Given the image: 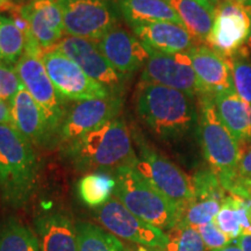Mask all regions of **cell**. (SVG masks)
Here are the masks:
<instances>
[{
	"label": "cell",
	"mask_w": 251,
	"mask_h": 251,
	"mask_svg": "<svg viewBox=\"0 0 251 251\" xmlns=\"http://www.w3.org/2000/svg\"><path fill=\"white\" fill-rule=\"evenodd\" d=\"M0 251H41L36 235L20 220L9 216L0 222Z\"/></svg>",
	"instance_id": "obj_26"
},
{
	"label": "cell",
	"mask_w": 251,
	"mask_h": 251,
	"mask_svg": "<svg viewBox=\"0 0 251 251\" xmlns=\"http://www.w3.org/2000/svg\"><path fill=\"white\" fill-rule=\"evenodd\" d=\"M147 49L149 57L142 69L140 81L181 91L194 98L205 94L186 54H165L149 47Z\"/></svg>",
	"instance_id": "obj_13"
},
{
	"label": "cell",
	"mask_w": 251,
	"mask_h": 251,
	"mask_svg": "<svg viewBox=\"0 0 251 251\" xmlns=\"http://www.w3.org/2000/svg\"><path fill=\"white\" fill-rule=\"evenodd\" d=\"M24 87L15 67L0 61V99L11 101Z\"/></svg>",
	"instance_id": "obj_32"
},
{
	"label": "cell",
	"mask_w": 251,
	"mask_h": 251,
	"mask_svg": "<svg viewBox=\"0 0 251 251\" xmlns=\"http://www.w3.org/2000/svg\"><path fill=\"white\" fill-rule=\"evenodd\" d=\"M246 47H247L248 51H249V52H250V55H251V30H250V35H249V39H248L247 43H246Z\"/></svg>",
	"instance_id": "obj_40"
},
{
	"label": "cell",
	"mask_w": 251,
	"mask_h": 251,
	"mask_svg": "<svg viewBox=\"0 0 251 251\" xmlns=\"http://www.w3.org/2000/svg\"><path fill=\"white\" fill-rule=\"evenodd\" d=\"M12 125L25 139L41 149L59 146L58 137L50 127L43 109L23 87L11 100Z\"/></svg>",
	"instance_id": "obj_16"
},
{
	"label": "cell",
	"mask_w": 251,
	"mask_h": 251,
	"mask_svg": "<svg viewBox=\"0 0 251 251\" xmlns=\"http://www.w3.org/2000/svg\"><path fill=\"white\" fill-rule=\"evenodd\" d=\"M42 62L58 93L68 101L78 102L113 96L101 84L87 76L77 63L57 49L46 51L42 55Z\"/></svg>",
	"instance_id": "obj_11"
},
{
	"label": "cell",
	"mask_w": 251,
	"mask_h": 251,
	"mask_svg": "<svg viewBox=\"0 0 251 251\" xmlns=\"http://www.w3.org/2000/svg\"><path fill=\"white\" fill-rule=\"evenodd\" d=\"M64 31L69 36L99 41L118 26L120 14L114 0H57Z\"/></svg>",
	"instance_id": "obj_7"
},
{
	"label": "cell",
	"mask_w": 251,
	"mask_h": 251,
	"mask_svg": "<svg viewBox=\"0 0 251 251\" xmlns=\"http://www.w3.org/2000/svg\"><path fill=\"white\" fill-rule=\"evenodd\" d=\"M227 59L230 68L234 91L247 102L251 103V55L244 46Z\"/></svg>",
	"instance_id": "obj_29"
},
{
	"label": "cell",
	"mask_w": 251,
	"mask_h": 251,
	"mask_svg": "<svg viewBox=\"0 0 251 251\" xmlns=\"http://www.w3.org/2000/svg\"><path fill=\"white\" fill-rule=\"evenodd\" d=\"M12 125L11 102L0 99V126Z\"/></svg>",
	"instance_id": "obj_35"
},
{
	"label": "cell",
	"mask_w": 251,
	"mask_h": 251,
	"mask_svg": "<svg viewBox=\"0 0 251 251\" xmlns=\"http://www.w3.org/2000/svg\"><path fill=\"white\" fill-rule=\"evenodd\" d=\"M131 31L149 48L165 54H187L198 41L183 25L153 23L131 28Z\"/></svg>",
	"instance_id": "obj_20"
},
{
	"label": "cell",
	"mask_w": 251,
	"mask_h": 251,
	"mask_svg": "<svg viewBox=\"0 0 251 251\" xmlns=\"http://www.w3.org/2000/svg\"><path fill=\"white\" fill-rule=\"evenodd\" d=\"M125 99L109 96L78 101L69 108L59 131V147L79 139L112 119L120 117Z\"/></svg>",
	"instance_id": "obj_14"
},
{
	"label": "cell",
	"mask_w": 251,
	"mask_h": 251,
	"mask_svg": "<svg viewBox=\"0 0 251 251\" xmlns=\"http://www.w3.org/2000/svg\"><path fill=\"white\" fill-rule=\"evenodd\" d=\"M61 150L79 171L112 172L136 164L130 128L122 115L61 147Z\"/></svg>",
	"instance_id": "obj_2"
},
{
	"label": "cell",
	"mask_w": 251,
	"mask_h": 251,
	"mask_svg": "<svg viewBox=\"0 0 251 251\" xmlns=\"http://www.w3.org/2000/svg\"><path fill=\"white\" fill-rule=\"evenodd\" d=\"M114 187L115 179L109 172L96 171L80 178L77 192L84 205L97 209L112 199Z\"/></svg>",
	"instance_id": "obj_25"
},
{
	"label": "cell",
	"mask_w": 251,
	"mask_h": 251,
	"mask_svg": "<svg viewBox=\"0 0 251 251\" xmlns=\"http://www.w3.org/2000/svg\"><path fill=\"white\" fill-rule=\"evenodd\" d=\"M200 1H203V2H207V4H209V5L216 6V4L219 2V0H200Z\"/></svg>",
	"instance_id": "obj_41"
},
{
	"label": "cell",
	"mask_w": 251,
	"mask_h": 251,
	"mask_svg": "<svg viewBox=\"0 0 251 251\" xmlns=\"http://www.w3.org/2000/svg\"><path fill=\"white\" fill-rule=\"evenodd\" d=\"M19 13L29 24L31 35L40 49L49 51L64 37L62 9L56 0H29L19 6Z\"/></svg>",
	"instance_id": "obj_18"
},
{
	"label": "cell",
	"mask_w": 251,
	"mask_h": 251,
	"mask_svg": "<svg viewBox=\"0 0 251 251\" xmlns=\"http://www.w3.org/2000/svg\"><path fill=\"white\" fill-rule=\"evenodd\" d=\"M17 8L18 6L12 0H0V12H7L11 14Z\"/></svg>",
	"instance_id": "obj_37"
},
{
	"label": "cell",
	"mask_w": 251,
	"mask_h": 251,
	"mask_svg": "<svg viewBox=\"0 0 251 251\" xmlns=\"http://www.w3.org/2000/svg\"><path fill=\"white\" fill-rule=\"evenodd\" d=\"M26 49V36L9 17L0 14V61L15 67Z\"/></svg>",
	"instance_id": "obj_28"
},
{
	"label": "cell",
	"mask_w": 251,
	"mask_h": 251,
	"mask_svg": "<svg viewBox=\"0 0 251 251\" xmlns=\"http://www.w3.org/2000/svg\"><path fill=\"white\" fill-rule=\"evenodd\" d=\"M216 111L221 121L240 144L251 142V103L235 91L214 96Z\"/></svg>",
	"instance_id": "obj_23"
},
{
	"label": "cell",
	"mask_w": 251,
	"mask_h": 251,
	"mask_svg": "<svg viewBox=\"0 0 251 251\" xmlns=\"http://www.w3.org/2000/svg\"><path fill=\"white\" fill-rule=\"evenodd\" d=\"M198 42H207L215 20V6L200 0H166Z\"/></svg>",
	"instance_id": "obj_24"
},
{
	"label": "cell",
	"mask_w": 251,
	"mask_h": 251,
	"mask_svg": "<svg viewBox=\"0 0 251 251\" xmlns=\"http://www.w3.org/2000/svg\"><path fill=\"white\" fill-rule=\"evenodd\" d=\"M251 30V7L235 0H219L207 43L224 57L246 46Z\"/></svg>",
	"instance_id": "obj_12"
},
{
	"label": "cell",
	"mask_w": 251,
	"mask_h": 251,
	"mask_svg": "<svg viewBox=\"0 0 251 251\" xmlns=\"http://www.w3.org/2000/svg\"><path fill=\"white\" fill-rule=\"evenodd\" d=\"M235 1L242 2V4H244V5H247V6H248V1H249V0H235Z\"/></svg>",
	"instance_id": "obj_42"
},
{
	"label": "cell",
	"mask_w": 251,
	"mask_h": 251,
	"mask_svg": "<svg viewBox=\"0 0 251 251\" xmlns=\"http://www.w3.org/2000/svg\"><path fill=\"white\" fill-rule=\"evenodd\" d=\"M35 230L41 251H78L76 225L63 213L40 215Z\"/></svg>",
	"instance_id": "obj_21"
},
{
	"label": "cell",
	"mask_w": 251,
	"mask_h": 251,
	"mask_svg": "<svg viewBox=\"0 0 251 251\" xmlns=\"http://www.w3.org/2000/svg\"><path fill=\"white\" fill-rule=\"evenodd\" d=\"M15 70L23 81L25 89L43 109L50 127L59 141V131L69 111L67 108L68 100L63 98L52 84L47 74L42 57L25 51L15 65Z\"/></svg>",
	"instance_id": "obj_8"
},
{
	"label": "cell",
	"mask_w": 251,
	"mask_h": 251,
	"mask_svg": "<svg viewBox=\"0 0 251 251\" xmlns=\"http://www.w3.org/2000/svg\"><path fill=\"white\" fill-rule=\"evenodd\" d=\"M78 251H130L119 238L105 228L90 224H76Z\"/></svg>",
	"instance_id": "obj_27"
},
{
	"label": "cell",
	"mask_w": 251,
	"mask_h": 251,
	"mask_svg": "<svg viewBox=\"0 0 251 251\" xmlns=\"http://www.w3.org/2000/svg\"><path fill=\"white\" fill-rule=\"evenodd\" d=\"M192 184L193 197L181 211L178 225L198 228L214 221L227 192L212 170L197 172Z\"/></svg>",
	"instance_id": "obj_15"
},
{
	"label": "cell",
	"mask_w": 251,
	"mask_h": 251,
	"mask_svg": "<svg viewBox=\"0 0 251 251\" xmlns=\"http://www.w3.org/2000/svg\"><path fill=\"white\" fill-rule=\"evenodd\" d=\"M56 1H57V0H56Z\"/></svg>",
	"instance_id": "obj_44"
},
{
	"label": "cell",
	"mask_w": 251,
	"mask_h": 251,
	"mask_svg": "<svg viewBox=\"0 0 251 251\" xmlns=\"http://www.w3.org/2000/svg\"><path fill=\"white\" fill-rule=\"evenodd\" d=\"M129 128L136 152L135 169L181 213L193 197L192 178L152 147L137 126L130 125Z\"/></svg>",
	"instance_id": "obj_6"
},
{
	"label": "cell",
	"mask_w": 251,
	"mask_h": 251,
	"mask_svg": "<svg viewBox=\"0 0 251 251\" xmlns=\"http://www.w3.org/2000/svg\"><path fill=\"white\" fill-rule=\"evenodd\" d=\"M248 6H250V7H251V0H249V1H248Z\"/></svg>",
	"instance_id": "obj_43"
},
{
	"label": "cell",
	"mask_w": 251,
	"mask_h": 251,
	"mask_svg": "<svg viewBox=\"0 0 251 251\" xmlns=\"http://www.w3.org/2000/svg\"><path fill=\"white\" fill-rule=\"evenodd\" d=\"M196 229L199 231L200 236H201L203 243L206 246V249L211 251L221 249V248H225L233 243V241L215 225L214 221L200 226Z\"/></svg>",
	"instance_id": "obj_33"
},
{
	"label": "cell",
	"mask_w": 251,
	"mask_h": 251,
	"mask_svg": "<svg viewBox=\"0 0 251 251\" xmlns=\"http://www.w3.org/2000/svg\"><path fill=\"white\" fill-rule=\"evenodd\" d=\"M238 174L251 179V142L240 144Z\"/></svg>",
	"instance_id": "obj_34"
},
{
	"label": "cell",
	"mask_w": 251,
	"mask_h": 251,
	"mask_svg": "<svg viewBox=\"0 0 251 251\" xmlns=\"http://www.w3.org/2000/svg\"><path fill=\"white\" fill-rule=\"evenodd\" d=\"M212 251H243L241 249L240 247L237 246V244H229V246L225 247V248H221V249H216V250H212Z\"/></svg>",
	"instance_id": "obj_38"
},
{
	"label": "cell",
	"mask_w": 251,
	"mask_h": 251,
	"mask_svg": "<svg viewBox=\"0 0 251 251\" xmlns=\"http://www.w3.org/2000/svg\"><path fill=\"white\" fill-rule=\"evenodd\" d=\"M169 242L165 251H206L199 231L187 226H176L166 231Z\"/></svg>",
	"instance_id": "obj_30"
},
{
	"label": "cell",
	"mask_w": 251,
	"mask_h": 251,
	"mask_svg": "<svg viewBox=\"0 0 251 251\" xmlns=\"http://www.w3.org/2000/svg\"><path fill=\"white\" fill-rule=\"evenodd\" d=\"M40 162L33 144L13 125L0 126V199L5 206L21 208L36 192Z\"/></svg>",
	"instance_id": "obj_3"
},
{
	"label": "cell",
	"mask_w": 251,
	"mask_h": 251,
	"mask_svg": "<svg viewBox=\"0 0 251 251\" xmlns=\"http://www.w3.org/2000/svg\"><path fill=\"white\" fill-rule=\"evenodd\" d=\"M214 222L231 241L237 240L241 235H243L236 207L234 205L233 197L230 194H227L222 201L221 208L216 214Z\"/></svg>",
	"instance_id": "obj_31"
},
{
	"label": "cell",
	"mask_w": 251,
	"mask_h": 251,
	"mask_svg": "<svg viewBox=\"0 0 251 251\" xmlns=\"http://www.w3.org/2000/svg\"><path fill=\"white\" fill-rule=\"evenodd\" d=\"M198 112V137L203 156L225 188L238 176L240 143L220 119L214 97L209 94L200 96Z\"/></svg>",
	"instance_id": "obj_5"
},
{
	"label": "cell",
	"mask_w": 251,
	"mask_h": 251,
	"mask_svg": "<svg viewBox=\"0 0 251 251\" xmlns=\"http://www.w3.org/2000/svg\"><path fill=\"white\" fill-rule=\"evenodd\" d=\"M100 51L122 76L131 79L148 61V49L133 31L115 26L105 36L97 41Z\"/></svg>",
	"instance_id": "obj_17"
},
{
	"label": "cell",
	"mask_w": 251,
	"mask_h": 251,
	"mask_svg": "<svg viewBox=\"0 0 251 251\" xmlns=\"http://www.w3.org/2000/svg\"><path fill=\"white\" fill-rule=\"evenodd\" d=\"M109 174L115 179L113 196L128 211L163 231L170 230L179 224V208L134 166H122Z\"/></svg>",
	"instance_id": "obj_4"
},
{
	"label": "cell",
	"mask_w": 251,
	"mask_h": 251,
	"mask_svg": "<svg viewBox=\"0 0 251 251\" xmlns=\"http://www.w3.org/2000/svg\"><path fill=\"white\" fill-rule=\"evenodd\" d=\"M186 55L205 94L214 97L234 91L230 68L221 54L211 47L197 45Z\"/></svg>",
	"instance_id": "obj_19"
},
{
	"label": "cell",
	"mask_w": 251,
	"mask_h": 251,
	"mask_svg": "<svg viewBox=\"0 0 251 251\" xmlns=\"http://www.w3.org/2000/svg\"><path fill=\"white\" fill-rule=\"evenodd\" d=\"M115 4L120 17L130 28L164 21L183 25L166 0H115Z\"/></svg>",
	"instance_id": "obj_22"
},
{
	"label": "cell",
	"mask_w": 251,
	"mask_h": 251,
	"mask_svg": "<svg viewBox=\"0 0 251 251\" xmlns=\"http://www.w3.org/2000/svg\"><path fill=\"white\" fill-rule=\"evenodd\" d=\"M94 215L106 230L117 237L150 249L165 251L168 235L128 211L115 198L94 211Z\"/></svg>",
	"instance_id": "obj_10"
},
{
	"label": "cell",
	"mask_w": 251,
	"mask_h": 251,
	"mask_svg": "<svg viewBox=\"0 0 251 251\" xmlns=\"http://www.w3.org/2000/svg\"><path fill=\"white\" fill-rule=\"evenodd\" d=\"M59 52L79 65L90 78L101 84L115 97L124 98L129 79L122 76L100 51L96 41L64 36L56 46Z\"/></svg>",
	"instance_id": "obj_9"
},
{
	"label": "cell",
	"mask_w": 251,
	"mask_h": 251,
	"mask_svg": "<svg viewBox=\"0 0 251 251\" xmlns=\"http://www.w3.org/2000/svg\"><path fill=\"white\" fill-rule=\"evenodd\" d=\"M129 250L130 251H159V250L150 249V248H146V247H142V246H136V244H135V247L129 248Z\"/></svg>",
	"instance_id": "obj_39"
},
{
	"label": "cell",
	"mask_w": 251,
	"mask_h": 251,
	"mask_svg": "<svg viewBox=\"0 0 251 251\" xmlns=\"http://www.w3.org/2000/svg\"><path fill=\"white\" fill-rule=\"evenodd\" d=\"M134 108L137 119L162 142L178 143L193 134L198 136V103L190 94L140 81Z\"/></svg>",
	"instance_id": "obj_1"
},
{
	"label": "cell",
	"mask_w": 251,
	"mask_h": 251,
	"mask_svg": "<svg viewBox=\"0 0 251 251\" xmlns=\"http://www.w3.org/2000/svg\"><path fill=\"white\" fill-rule=\"evenodd\" d=\"M233 243L237 244L243 251H251V234L241 235L237 240L233 241Z\"/></svg>",
	"instance_id": "obj_36"
}]
</instances>
